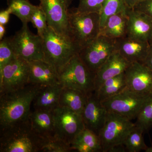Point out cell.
Segmentation results:
<instances>
[{"label": "cell", "mask_w": 152, "mask_h": 152, "mask_svg": "<svg viewBox=\"0 0 152 152\" xmlns=\"http://www.w3.org/2000/svg\"><path fill=\"white\" fill-rule=\"evenodd\" d=\"M128 20L126 10L112 15L107 19L101 28L99 34L114 40L126 37Z\"/></svg>", "instance_id": "21"}, {"label": "cell", "mask_w": 152, "mask_h": 152, "mask_svg": "<svg viewBox=\"0 0 152 152\" xmlns=\"http://www.w3.org/2000/svg\"><path fill=\"white\" fill-rule=\"evenodd\" d=\"M10 39L17 56L28 62L44 60L42 39L31 32L28 23L23 24L21 28Z\"/></svg>", "instance_id": "9"}, {"label": "cell", "mask_w": 152, "mask_h": 152, "mask_svg": "<svg viewBox=\"0 0 152 152\" xmlns=\"http://www.w3.org/2000/svg\"><path fill=\"white\" fill-rule=\"evenodd\" d=\"M130 64L117 51L113 53L96 73L95 91L108 79L124 72Z\"/></svg>", "instance_id": "18"}, {"label": "cell", "mask_w": 152, "mask_h": 152, "mask_svg": "<svg viewBox=\"0 0 152 152\" xmlns=\"http://www.w3.org/2000/svg\"><path fill=\"white\" fill-rule=\"evenodd\" d=\"M143 64L152 71V45H151L149 50Z\"/></svg>", "instance_id": "35"}, {"label": "cell", "mask_w": 152, "mask_h": 152, "mask_svg": "<svg viewBox=\"0 0 152 152\" xmlns=\"http://www.w3.org/2000/svg\"><path fill=\"white\" fill-rule=\"evenodd\" d=\"M127 152L124 144L116 145L109 149L108 152Z\"/></svg>", "instance_id": "36"}, {"label": "cell", "mask_w": 152, "mask_h": 152, "mask_svg": "<svg viewBox=\"0 0 152 152\" xmlns=\"http://www.w3.org/2000/svg\"><path fill=\"white\" fill-rule=\"evenodd\" d=\"M6 33V28L5 26L0 24V39L2 40Z\"/></svg>", "instance_id": "38"}, {"label": "cell", "mask_w": 152, "mask_h": 152, "mask_svg": "<svg viewBox=\"0 0 152 152\" xmlns=\"http://www.w3.org/2000/svg\"><path fill=\"white\" fill-rule=\"evenodd\" d=\"M151 95L136 92L126 87L119 94L101 102L108 112L132 121L137 118L143 106Z\"/></svg>", "instance_id": "6"}, {"label": "cell", "mask_w": 152, "mask_h": 152, "mask_svg": "<svg viewBox=\"0 0 152 152\" xmlns=\"http://www.w3.org/2000/svg\"><path fill=\"white\" fill-rule=\"evenodd\" d=\"M42 86L29 84L15 91L0 94V128L28 118L35 97Z\"/></svg>", "instance_id": "1"}, {"label": "cell", "mask_w": 152, "mask_h": 152, "mask_svg": "<svg viewBox=\"0 0 152 152\" xmlns=\"http://www.w3.org/2000/svg\"><path fill=\"white\" fill-rule=\"evenodd\" d=\"M63 88L61 84L42 87L33 100L31 107L33 110L53 111L59 107Z\"/></svg>", "instance_id": "20"}, {"label": "cell", "mask_w": 152, "mask_h": 152, "mask_svg": "<svg viewBox=\"0 0 152 152\" xmlns=\"http://www.w3.org/2000/svg\"><path fill=\"white\" fill-rule=\"evenodd\" d=\"M149 43L150 45H152V37L151 39V40L150 41Z\"/></svg>", "instance_id": "41"}, {"label": "cell", "mask_w": 152, "mask_h": 152, "mask_svg": "<svg viewBox=\"0 0 152 152\" xmlns=\"http://www.w3.org/2000/svg\"><path fill=\"white\" fill-rule=\"evenodd\" d=\"M127 30L126 36L149 42L152 37V19L145 14L127 7Z\"/></svg>", "instance_id": "15"}, {"label": "cell", "mask_w": 152, "mask_h": 152, "mask_svg": "<svg viewBox=\"0 0 152 152\" xmlns=\"http://www.w3.org/2000/svg\"><path fill=\"white\" fill-rule=\"evenodd\" d=\"M107 111L95 92L88 96L81 113L85 127L99 136L105 122Z\"/></svg>", "instance_id": "14"}, {"label": "cell", "mask_w": 152, "mask_h": 152, "mask_svg": "<svg viewBox=\"0 0 152 152\" xmlns=\"http://www.w3.org/2000/svg\"><path fill=\"white\" fill-rule=\"evenodd\" d=\"M42 37L44 61L57 72L80 51L71 39L57 34L48 26Z\"/></svg>", "instance_id": "3"}, {"label": "cell", "mask_w": 152, "mask_h": 152, "mask_svg": "<svg viewBox=\"0 0 152 152\" xmlns=\"http://www.w3.org/2000/svg\"><path fill=\"white\" fill-rule=\"evenodd\" d=\"M128 7L124 0H105L100 12V29L106 20L114 14L126 11Z\"/></svg>", "instance_id": "28"}, {"label": "cell", "mask_w": 152, "mask_h": 152, "mask_svg": "<svg viewBox=\"0 0 152 152\" xmlns=\"http://www.w3.org/2000/svg\"><path fill=\"white\" fill-rule=\"evenodd\" d=\"M28 119L33 130L43 140L56 137L53 111L31 110Z\"/></svg>", "instance_id": "19"}, {"label": "cell", "mask_w": 152, "mask_h": 152, "mask_svg": "<svg viewBox=\"0 0 152 152\" xmlns=\"http://www.w3.org/2000/svg\"><path fill=\"white\" fill-rule=\"evenodd\" d=\"M39 1V6L45 14L48 26L57 34L71 39L68 18L69 6L65 0Z\"/></svg>", "instance_id": "12"}, {"label": "cell", "mask_w": 152, "mask_h": 152, "mask_svg": "<svg viewBox=\"0 0 152 152\" xmlns=\"http://www.w3.org/2000/svg\"><path fill=\"white\" fill-rule=\"evenodd\" d=\"M53 113L55 136L71 145L76 136L85 129L81 115L61 107L54 110Z\"/></svg>", "instance_id": "11"}, {"label": "cell", "mask_w": 152, "mask_h": 152, "mask_svg": "<svg viewBox=\"0 0 152 152\" xmlns=\"http://www.w3.org/2000/svg\"><path fill=\"white\" fill-rule=\"evenodd\" d=\"M42 141L28 118L1 129L0 152H40Z\"/></svg>", "instance_id": "2"}, {"label": "cell", "mask_w": 152, "mask_h": 152, "mask_svg": "<svg viewBox=\"0 0 152 152\" xmlns=\"http://www.w3.org/2000/svg\"><path fill=\"white\" fill-rule=\"evenodd\" d=\"M116 50L129 63H143L151 45L149 42L138 40L127 36L115 40Z\"/></svg>", "instance_id": "16"}, {"label": "cell", "mask_w": 152, "mask_h": 152, "mask_svg": "<svg viewBox=\"0 0 152 152\" xmlns=\"http://www.w3.org/2000/svg\"><path fill=\"white\" fill-rule=\"evenodd\" d=\"M16 56L11 43L10 37L5 38L0 42V70Z\"/></svg>", "instance_id": "30"}, {"label": "cell", "mask_w": 152, "mask_h": 152, "mask_svg": "<svg viewBox=\"0 0 152 152\" xmlns=\"http://www.w3.org/2000/svg\"><path fill=\"white\" fill-rule=\"evenodd\" d=\"M135 126L134 123L127 118L107 112L104 124L99 135L103 152H108L114 146L124 144Z\"/></svg>", "instance_id": "7"}, {"label": "cell", "mask_w": 152, "mask_h": 152, "mask_svg": "<svg viewBox=\"0 0 152 152\" xmlns=\"http://www.w3.org/2000/svg\"><path fill=\"white\" fill-rule=\"evenodd\" d=\"M70 145L72 151L79 152H103L99 136L86 128L76 136Z\"/></svg>", "instance_id": "22"}, {"label": "cell", "mask_w": 152, "mask_h": 152, "mask_svg": "<svg viewBox=\"0 0 152 152\" xmlns=\"http://www.w3.org/2000/svg\"><path fill=\"white\" fill-rule=\"evenodd\" d=\"M105 0H80L76 10L80 13L97 12L100 14Z\"/></svg>", "instance_id": "32"}, {"label": "cell", "mask_w": 152, "mask_h": 152, "mask_svg": "<svg viewBox=\"0 0 152 152\" xmlns=\"http://www.w3.org/2000/svg\"><path fill=\"white\" fill-rule=\"evenodd\" d=\"M68 18L70 37L80 50L99 35L100 13H80L76 8L69 9Z\"/></svg>", "instance_id": "5"}, {"label": "cell", "mask_w": 152, "mask_h": 152, "mask_svg": "<svg viewBox=\"0 0 152 152\" xmlns=\"http://www.w3.org/2000/svg\"><path fill=\"white\" fill-rule=\"evenodd\" d=\"M58 73L60 83L63 87L79 90L88 95L95 92L96 74L82 61L78 53Z\"/></svg>", "instance_id": "4"}, {"label": "cell", "mask_w": 152, "mask_h": 152, "mask_svg": "<svg viewBox=\"0 0 152 152\" xmlns=\"http://www.w3.org/2000/svg\"><path fill=\"white\" fill-rule=\"evenodd\" d=\"M143 0H124L126 5L129 8L133 9L137 4Z\"/></svg>", "instance_id": "37"}, {"label": "cell", "mask_w": 152, "mask_h": 152, "mask_svg": "<svg viewBox=\"0 0 152 152\" xmlns=\"http://www.w3.org/2000/svg\"><path fill=\"white\" fill-rule=\"evenodd\" d=\"M72 0H65L67 4L68 5L69 7L70 5L71 4V2H72Z\"/></svg>", "instance_id": "40"}, {"label": "cell", "mask_w": 152, "mask_h": 152, "mask_svg": "<svg viewBox=\"0 0 152 152\" xmlns=\"http://www.w3.org/2000/svg\"><path fill=\"white\" fill-rule=\"evenodd\" d=\"M37 30L38 35L42 37L48 28L46 16L39 6H36L30 18V21Z\"/></svg>", "instance_id": "31"}, {"label": "cell", "mask_w": 152, "mask_h": 152, "mask_svg": "<svg viewBox=\"0 0 152 152\" xmlns=\"http://www.w3.org/2000/svg\"><path fill=\"white\" fill-rule=\"evenodd\" d=\"M88 95L79 90L64 87L59 99V107L81 115Z\"/></svg>", "instance_id": "23"}, {"label": "cell", "mask_w": 152, "mask_h": 152, "mask_svg": "<svg viewBox=\"0 0 152 152\" xmlns=\"http://www.w3.org/2000/svg\"><path fill=\"white\" fill-rule=\"evenodd\" d=\"M72 151L70 145L55 137L43 140L40 152H68Z\"/></svg>", "instance_id": "29"}, {"label": "cell", "mask_w": 152, "mask_h": 152, "mask_svg": "<svg viewBox=\"0 0 152 152\" xmlns=\"http://www.w3.org/2000/svg\"><path fill=\"white\" fill-rule=\"evenodd\" d=\"M145 152H152V146H151L148 147L146 150L145 151Z\"/></svg>", "instance_id": "39"}, {"label": "cell", "mask_w": 152, "mask_h": 152, "mask_svg": "<svg viewBox=\"0 0 152 152\" xmlns=\"http://www.w3.org/2000/svg\"><path fill=\"white\" fill-rule=\"evenodd\" d=\"M11 12L9 8L1 11L0 12V24L5 26L10 20V15Z\"/></svg>", "instance_id": "34"}, {"label": "cell", "mask_w": 152, "mask_h": 152, "mask_svg": "<svg viewBox=\"0 0 152 152\" xmlns=\"http://www.w3.org/2000/svg\"><path fill=\"white\" fill-rule=\"evenodd\" d=\"M143 131L148 132L152 128V94L146 101L134 123Z\"/></svg>", "instance_id": "27"}, {"label": "cell", "mask_w": 152, "mask_h": 152, "mask_svg": "<svg viewBox=\"0 0 152 152\" xmlns=\"http://www.w3.org/2000/svg\"><path fill=\"white\" fill-rule=\"evenodd\" d=\"M133 9L145 14L152 19V0H143Z\"/></svg>", "instance_id": "33"}, {"label": "cell", "mask_w": 152, "mask_h": 152, "mask_svg": "<svg viewBox=\"0 0 152 152\" xmlns=\"http://www.w3.org/2000/svg\"><path fill=\"white\" fill-rule=\"evenodd\" d=\"M28 83L40 86L61 84L58 72L44 60L29 62Z\"/></svg>", "instance_id": "17"}, {"label": "cell", "mask_w": 152, "mask_h": 152, "mask_svg": "<svg viewBox=\"0 0 152 152\" xmlns=\"http://www.w3.org/2000/svg\"><path fill=\"white\" fill-rule=\"evenodd\" d=\"M125 75L129 89L144 94H152V71L143 63H131Z\"/></svg>", "instance_id": "13"}, {"label": "cell", "mask_w": 152, "mask_h": 152, "mask_svg": "<svg viewBox=\"0 0 152 152\" xmlns=\"http://www.w3.org/2000/svg\"><path fill=\"white\" fill-rule=\"evenodd\" d=\"M144 133L140 128L135 126L124 142L127 152H139L146 150L148 147L144 140Z\"/></svg>", "instance_id": "26"}, {"label": "cell", "mask_w": 152, "mask_h": 152, "mask_svg": "<svg viewBox=\"0 0 152 152\" xmlns=\"http://www.w3.org/2000/svg\"><path fill=\"white\" fill-rule=\"evenodd\" d=\"M126 87L124 72L104 82L95 93L99 100L103 102L119 94Z\"/></svg>", "instance_id": "24"}, {"label": "cell", "mask_w": 152, "mask_h": 152, "mask_svg": "<svg viewBox=\"0 0 152 152\" xmlns=\"http://www.w3.org/2000/svg\"><path fill=\"white\" fill-rule=\"evenodd\" d=\"M116 51L115 40L99 34L81 48L78 54L90 70L96 74Z\"/></svg>", "instance_id": "8"}, {"label": "cell", "mask_w": 152, "mask_h": 152, "mask_svg": "<svg viewBox=\"0 0 152 152\" xmlns=\"http://www.w3.org/2000/svg\"><path fill=\"white\" fill-rule=\"evenodd\" d=\"M29 62L16 56L0 70V94L29 84Z\"/></svg>", "instance_id": "10"}, {"label": "cell", "mask_w": 152, "mask_h": 152, "mask_svg": "<svg viewBox=\"0 0 152 152\" xmlns=\"http://www.w3.org/2000/svg\"><path fill=\"white\" fill-rule=\"evenodd\" d=\"M7 4L11 14L16 16L23 24L30 22L31 15L36 6L33 5L29 0H7Z\"/></svg>", "instance_id": "25"}]
</instances>
